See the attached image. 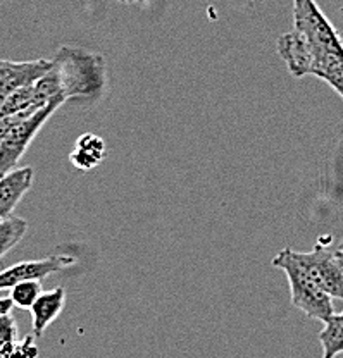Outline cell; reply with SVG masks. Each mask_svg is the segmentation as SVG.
I'll return each mask as SVG.
<instances>
[{
    "label": "cell",
    "instance_id": "obj_9",
    "mask_svg": "<svg viewBox=\"0 0 343 358\" xmlns=\"http://www.w3.org/2000/svg\"><path fill=\"white\" fill-rule=\"evenodd\" d=\"M64 288H55L40 294L38 300H36L35 303H33V307L29 308L33 315V334H35V338H40V336L43 334V331L57 319L62 307H64Z\"/></svg>",
    "mask_w": 343,
    "mask_h": 358
},
{
    "label": "cell",
    "instance_id": "obj_19",
    "mask_svg": "<svg viewBox=\"0 0 343 358\" xmlns=\"http://www.w3.org/2000/svg\"><path fill=\"white\" fill-rule=\"evenodd\" d=\"M337 250H338V252H343V240H342V243L338 245V248H337Z\"/></svg>",
    "mask_w": 343,
    "mask_h": 358
},
{
    "label": "cell",
    "instance_id": "obj_16",
    "mask_svg": "<svg viewBox=\"0 0 343 358\" xmlns=\"http://www.w3.org/2000/svg\"><path fill=\"white\" fill-rule=\"evenodd\" d=\"M18 115H7V117H0V145H2L4 136H6L7 131H9L10 126L14 124Z\"/></svg>",
    "mask_w": 343,
    "mask_h": 358
},
{
    "label": "cell",
    "instance_id": "obj_13",
    "mask_svg": "<svg viewBox=\"0 0 343 358\" xmlns=\"http://www.w3.org/2000/svg\"><path fill=\"white\" fill-rule=\"evenodd\" d=\"M40 294H42V285H40V281L18 282L10 289V298H13L14 305L20 308H31L33 303L38 300Z\"/></svg>",
    "mask_w": 343,
    "mask_h": 358
},
{
    "label": "cell",
    "instance_id": "obj_21",
    "mask_svg": "<svg viewBox=\"0 0 343 358\" xmlns=\"http://www.w3.org/2000/svg\"><path fill=\"white\" fill-rule=\"evenodd\" d=\"M0 107H2V103H0Z\"/></svg>",
    "mask_w": 343,
    "mask_h": 358
},
{
    "label": "cell",
    "instance_id": "obj_1",
    "mask_svg": "<svg viewBox=\"0 0 343 358\" xmlns=\"http://www.w3.org/2000/svg\"><path fill=\"white\" fill-rule=\"evenodd\" d=\"M293 31L278 38V54L295 78L314 74L343 99V42L316 0H293Z\"/></svg>",
    "mask_w": 343,
    "mask_h": 358
},
{
    "label": "cell",
    "instance_id": "obj_7",
    "mask_svg": "<svg viewBox=\"0 0 343 358\" xmlns=\"http://www.w3.org/2000/svg\"><path fill=\"white\" fill-rule=\"evenodd\" d=\"M52 67V61L36 59V61L13 62L0 59V103L6 102L14 92L35 83L47 74Z\"/></svg>",
    "mask_w": 343,
    "mask_h": 358
},
{
    "label": "cell",
    "instance_id": "obj_17",
    "mask_svg": "<svg viewBox=\"0 0 343 358\" xmlns=\"http://www.w3.org/2000/svg\"><path fill=\"white\" fill-rule=\"evenodd\" d=\"M16 307L13 301V298H0V317L4 315H10V312H13V308Z\"/></svg>",
    "mask_w": 343,
    "mask_h": 358
},
{
    "label": "cell",
    "instance_id": "obj_4",
    "mask_svg": "<svg viewBox=\"0 0 343 358\" xmlns=\"http://www.w3.org/2000/svg\"><path fill=\"white\" fill-rule=\"evenodd\" d=\"M62 103L64 102H61V100H54L47 107L33 112V114L18 115L14 124L10 126L9 131L4 136L2 145H0V178L16 169L18 162L24 155V152L28 150L33 138L38 134L40 129L43 128V124L50 119V115Z\"/></svg>",
    "mask_w": 343,
    "mask_h": 358
},
{
    "label": "cell",
    "instance_id": "obj_10",
    "mask_svg": "<svg viewBox=\"0 0 343 358\" xmlns=\"http://www.w3.org/2000/svg\"><path fill=\"white\" fill-rule=\"evenodd\" d=\"M104 159V141L93 134H83L78 140L76 150L71 154V162L80 169H92Z\"/></svg>",
    "mask_w": 343,
    "mask_h": 358
},
{
    "label": "cell",
    "instance_id": "obj_3",
    "mask_svg": "<svg viewBox=\"0 0 343 358\" xmlns=\"http://www.w3.org/2000/svg\"><path fill=\"white\" fill-rule=\"evenodd\" d=\"M273 266L283 268L288 278L293 307L300 308L311 319L326 322L333 315V298L319 288L307 272L293 259L292 248H285L273 259Z\"/></svg>",
    "mask_w": 343,
    "mask_h": 358
},
{
    "label": "cell",
    "instance_id": "obj_14",
    "mask_svg": "<svg viewBox=\"0 0 343 358\" xmlns=\"http://www.w3.org/2000/svg\"><path fill=\"white\" fill-rule=\"evenodd\" d=\"M18 346V327L10 315L0 317V358H9Z\"/></svg>",
    "mask_w": 343,
    "mask_h": 358
},
{
    "label": "cell",
    "instance_id": "obj_11",
    "mask_svg": "<svg viewBox=\"0 0 343 358\" xmlns=\"http://www.w3.org/2000/svg\"><path fill=\"white\" fill-rule=\"evenodd\" d=\"M319 341L323 345V358H335L343 353V313H333L324 322Z\"/></svg>",
    "mask_w": 343,
    "mask_h": 358
},
{
    "label": "cell",
    "instance_id": "obj_5",
    "mask_svg": "<svg viewBox=\"0 0 343 358\" xmlns=\"http://www.w3.org/2000/svg\"><path fill=\"white\" fill-rule=\"evenodd\" d=\"M292 253L295 262L321 289L326 291L331 298L343 301V264L337 250L319 241L312 252L300 253L292 250Z\"/></svg>",
    "mask_w": 343,
    "mask_h": 358
},
{
    "label": "cell",
    "instance_id": "obj_18",
    "mask_svg": "<svg viewBox=\"0 0 343 358\" xmlns=\"http://www.w3.org/2000/svg\"><path fill=\"white\" fill-rule=\"evenodd\" d=\"M118 2H125V3H138V2H147V0H118Z\"/></svg>",
    "mask_w": 343,
    "mask_h": 358
},
{
    "label": "cell",
    "instance_id": "obj_15",
    "mask_svg": "<svg viewBox=\"0 0 343 358\" xmlns=\"http://www.w3.org/2000/svg\"><path fill=\"white\" fill-rule=\"evenodd\" d=\"M9 358H38V346L35 345V339L28 336L23 343H18L16 350Z\"/></svg>",
    "mask_w": 343,
    "mask_h": 358
},
{
    "label": "cell",
    "instance_id": "obj_12",
    "mask_svg": "<svg viewBox=\"0 0 343 358\" xmlns=\"http://www.w3.org/2000/svg\"><path fill=\"white\" fill-rule=\"evenodd\" d=\"M28 231V222L20 217H9L0 221V260L10 252Z\"/></svg>",
    "mask_w": 343,
    "mask_h": 358
},
{
    "label": "cell",
    "instance_id": "obj_2",
    "mask_svg": "<svg viewBox=\"0 0 343 358\" xmlns=\"http://www.w3.org/2000/svg\"><path fill=\"white\" fill-rule=\"evenodd\" d=\"M52 71L57 76L66 100L76 96H95L106 83L104 57L81 48L62 47L52 61Z\"/></svg>",
    "mask_w": 343,
    "mask_h": 358
},
{
    "label": "cell",
    "instance_id": "obj_6",
    "mask_svg": "<svg viewBox=\"0 0 343 358\" xmlns=\"http://www.w3.org/2000/svg\"><path fill=\"white\" fill-rule=\"evenodd\" d=\"M74 259L68 255H52L42 260H24L0 272V291L13 289L18 282L40 281L48 274L73 266Z\"/></svg>",
    "mask_w": 343,
    "mask_h": 358
},
{
    "label": "cell",
    "instance_id": "obj_20",
    "mask_svg": "<svg viewBox=\"0 0 343 358\" xmlns=\"http://www.w3.org/2000/svg\"><path fill=\"white\" fill-rule=\"evenodd\" d=\"M338 252V250H337ZM338 257H340V260H342V264H343V252H338Z\"/></svg>",
    "mask_w": 343,
    "mask_h": 358
},
{
    "label": "cell",
    "instance_id": "obj_8",
    "mask_svg": "<svg viewBox=\"0 0 343 358\" xmlns=\"http://www.w3.org/2000/svg\"><path fill=\"white\" fill-rule=\"evenodd\" d=\"M33 169L21 167L10 171L0 178V221L13 217V210L18 207L24 193L31 188Z\"/></svg>",
    "mask_w": 343,
    "mask_h": 358
}]
</instances>
